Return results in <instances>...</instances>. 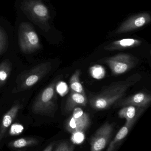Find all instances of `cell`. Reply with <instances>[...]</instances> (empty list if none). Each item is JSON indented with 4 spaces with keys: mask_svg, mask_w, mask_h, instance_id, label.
I'll use <instances>...</instances> for the list:
<instances>
[{
    "mask_svg": "<svg viewBox=\"0 0 151 151\" xmlns=\"http://www.w3.org/2000/svg\"><path fill=\"white\" fill-rule=\"evenodd\" d=\"M142 76L139 73L129 76L123 81L113 83L90 98V106L95 110L108 109L121 99L128 89L139 81Z\"/></svg>",
    "mask_w": 151,
    "mask_h": 151,
    "instance_id": "6da1fadb",
    "label": "cell"
},
{
    "mask_svg": "<svg viewBox=\"0 0 151 151\" xmlns=\"http://www.w3.org/2000/svg\"><path fill=\"white\" fill-rule=\"evenodd\" d=\"M54 143H52L50 144L49 145H48V146L46 147V149L43 151H52L53 149V147H54Z\"/></svg>",
    "mask_w": 151,
    "mask_h": 151,
    "instance_id": "603a6c76",
    "label": "cell"
},
{
    "mask_svg": "<svg viewBox=\"0 0 151 151\" xmlns=\"http://www.w3.org/2000/svg\"><path fill=\"white\" fill-rule=\"evenodd\" d=\"M73 111L72 114L66 122V129L72 135L84 133L90 125L89 116L79 107H75Z\"/></svg>",
    "mask_w": 151,
    "mask_h": 151,
    "instance_id": "52a82bcc",
    "label": "cell"
},
{
    "mask_svg": "<svg viewBox=\"0 0 151 151\" xmlns=\"http://www.w3.org/2000/svg\"><path fill=\"white\" fill-rule=\"evenodd\" d=\"M136 122V120L129 122H126V124L120 129L113 140L110 143L106 151H115L116 149L119 146L121 143L127 135L130 129Z\"/></svg>",
    "mask_w": 151,
    "mask_h": 151,
    "instance_id": "5bb4252c",
    "label": "cell"
},
{
    "mask_svg": "<svg viewBox=\"0 0 151 151\" xmlns=\"http://www.w3.org/2000/svg\"><path fill=\"white\" fill-rule=\"evenodd\" d=\"M87 103L86 95L71 91L65 106L64 111L66 112L72 111L78 106H85Z\"/></svg>",
    "mask_w": 151,
    "mask_h": 151,
    "instance_id": "7c38bea8",
    "label": "cell"
},
{
    "mask_svg": "<svg viewBox=\"0 0 151 151\" xmlns=\"http://www.w3.org/2000/svg\"><path fill=\"white\" fill-rule=\"evenodd\" d=\"M106 64L114 75L123 74L135 67L139 63L137 58L128 54H119L101 60Z\"/></svg>",
    "mask_w": 151,
    "mask_h": 151,
    "instance_id": "8992f818",
    "label": "cell"
},
{
    "mask_svg": "<svg viewBox=\"0 0 151 151\" xmlns=\"http://www.w3.org/2000/svg\"><path fill=\"white\" fill-rule=\"evenodd\" d=\"M22 106V105L18 102L14 104L4 115L0 125V142L4 138L8 129L11 125Z\"/></svg>",
    "mask_w": 151,
    "mask_h": 151,
    "instance_id": "8fae6325",
    "label": "cell"
},
{
    "mask_svg": "<svg viewBox=\"0 0 151 151\" xmlns=\"http://www.w3.org/2000/svg\"><path fill=\"white\" fill-rule=\"evenodd\" d=\"M39 141L36 138L25 137L17 139L9 143V147L15 149H21L37 145Z\"/></svg>",
    "mask_w": 151,
    "mask_h": 151,
    "instance_id": "2e32d148",
    "label": "cell"
},
{
    "mask_svg": "<svg viewBox=\"0 0 151 151\" xmlns=\"http://www.w3.org/2000/svg\"><path fill=\"white\" fill-rule=\"evenodd\" d=\"M51 69V63L48 62L37 65L31 70L24 72L17 78L16 87L12 92H21L33 87L46 76Z\"/></svg>",
    "mask_w": 151,
    "mask_h": 151,
    "instance_id": "3957f363",
    "label": "cell"
},
{
    "mask_svg": "<svg viewBox=\"0 0 151 151\" xmlns=\"http://www.w3.org/2000/svg\"><path fill=\"white\" fill-rule=\"evenodd\" d=\"M90 74L94 78L100 79L103 78L105 74L104 69L100 65H97L90 68Z\"/></svg>",
    "mask_w": 151,
    "mask_h": 151,
    "instance_id": "ffe728a7",
    "label": "cell"
},
{
    "mask_svg": "<svg viewBox=\"0 0 151 151\" xmlns=\"http://www.w3.org/2000/svg\"><path fill=\"white\" fill-rule=\"evenodd\" d=\"M142 41L135 39H124L115 41L105 47L107 51L120 50L136 47L142 44Z\"/></svg>",
    "mask_w": 151,
    "mask_h": 151,
    "instance_id": "4fadbf2b",
    "label": "cell"
},
{
    "mask_svg": "<svg viewBox=\"0 0 151 151\" xmlns=\"http://www.w3.org/2000/svg\"><path fill=\"white\" fill-rule=\"evenodd\" d=\"M144 110L145 109L137 106H127L122 107L119 111L118 115L119 118L126 119V122H129L137 120Z\"/></svg>",
    "mask_w": 151,
    "mask_h": 151,
    "instance_id": "9a60e30c",
    "label": "cell"
},
{
    "mask_svg": "<svg viewBox=\"0 0 151 151\" xmlns=\"http://www.w3.org/2000/svg\"><path fill=\"white\" fill-rule=\"evenodd\" d=\"M58 79H56L37 96L32 106V111L35 114L52 116L58 109L56 88Z\"/></svg>",
    "mask_w": 151,
    "mask_h": 151,
    "instance_id": "7a4b0ae2",
    "label": "cell"
},
{
    "mask_svg": "<svg viewBox=\"0 0 151 151\" xmlns=\"http://www.w3.org/2000/svg\"><path fill=\"white\" fill-rule=\"evenodd\" d=\"M151 102V96L145 92H140L128 97L121 99L114 104V107H124L127 106H134L146 109Z\"/></svg>",
    "mask_w": 151,
    "mask_h": 151,
    "instance_id": "9c48e42d",
    "label": "cell"
},
{
    "mask_svg": "<svg viewBox=\"0 0 151 151\" xmlns=\"http://www.w3.org/2000/svg\"><path fill=\"white\" fill-rule=\"evenodd\" d=\"M21 8L28 18L43 30L48 31L49 29V12L41 0H24Z\"/></svg>",
    "mask_w": 151,
    "mask_h": 151,
    "instance_id": "277c9868",
    "label": "cell"
},
{
    "mask_svg": "<svg viewBox=\"0 0 151 151\" xmlns=\"http://www.w3.org/2000/svg\"><path fill=\"white\" fill-rule=\"evenodd\" d=\"M81 70H77L75 71L70 80V87L71 91H74L82 95H86L83 86L80 81Z\"/></svg>",
    "mask_w": 151,
    "mask_h": 151,
    "instance_id": "e0dca14e",
    "label": "cell"
},
{
    "mask_svg": "<svg viewBox=\"0 0 151 151\" xmlns=\"http://www.w3.org/2000/svg\"><path fill=\"white\" fill-rule=\"evenodd\" d=\"M18 36L20 48L23 53L31 54L40 48L39 36L31 24L21 23L19 27Z\"/></svg>",
    "mask_w": 151,
    "mask_h": 151,
    "instance_id": "5b68a950",
    "label": "cell"
},
{
    "mask_svg": "<svg viewBox=\"0 0 151 151\" xmlns=\"http://www.w3.org/2000/svg\"><path fill=\"white\" fill-rule=\"evenodd\" d=\"M9 45L8 36L6 32L0 27V55L5 53Z\"/></svg>",
    "mask_w": 151,
    "mask_h": 151,
    "instance_id": "d6986e66",
    "label": "cell"
},
{
    "mask_svg": "<svg viewBox=\"0 0 151 151\" xmlns=\"http://www.w3.org/2000/svg\"><path fill=\"white\" fill-rule=\"evenodd\" d=\"M23 129L24 128L22 125L17 123H15L11 127L10 130V134L12 135L19 134L23 131Z\"/></svg>",
    "mask_w": 151,
    "mask_h": 151,
    "instance_id": "7402d4cb",
    "label": "cell"
},
{
    "mask_svg": "<svg viewBox=\"0 0 151 151\" xmlns=\"http://www.w3.org/2000/svg\"><path fill=\"white\" fill-rule=\"evenodd\" d=\"M150 21V15L149 13H141L133 16L122 23L116 31V33H124L134 31L142 27Z\"/></svg>",
    "mask_w": 151,
    "mask_h": 151,
    "instance_id": "30bf717a",
    "label": "cell"
},
{
    "mask_svg": "<svg viewBox=\"0 0 151 151\" xmlns=\"http://www.w3.org/2000/svg\"><path fill=\"white\" fill-rule=\"evenodd\" d=\"M12 64L10 61L6 59L0 63V87L7 81L11 73Z\"/></svg>",
    "mask_w": 151,
    "mask_h": 151,
    "instance_id": "ac0fdd59",
    "label": "cell"
},
{
    "mask_svg": "<svg viewBox=\"0 0 151 151\" xmlns=\"http://www.w3.org/2000/svg\"><path fill=\"white\" fill-rule=\"evenodd\" d=\"M113 130V125L109 122L98 128L90 140V151H103L109 143Z\"/></svg>",
    "mask_w": 151,
    "mask_h": 151,
    "instance_id": "ba28073f",
    "label": "cell"
},
{
    "mask_svg": "<svg viewBox=\"0 0 151 151\" xmlns=\"http://www.w3.org/2000/svg\"><path fill=\"white\" fill-rule=\"evenodd\" d=\"M74 146L67 142H61L59 144L55 151H74Z\"/></svg>",
    "mask_w": 151,
    "mask_h": 151,
    "instance_id": "44dd1931",
    "label": "cell"
}]
</instances>
